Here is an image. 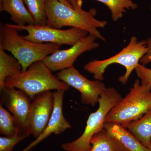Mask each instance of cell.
Here are the masks:
<instances>
[{"label":"cell","instance_id":"obj_24","mask_svg":"<svg viewBox=\"0 0 151 151\" xmlns=\"http://www.w3.org/2000/svg\"><path fill=\"white\" fill-rule=\"evenodd\" d=\"M69 4L76 9L82 8V0H66Z\"/></svg>","mask_w":151,"mask_h":151},{"label":"cell","instance_id":"obj_3","mask_svg":"<svg viewBox=\"0 0 151 151\" xmlns=\"http://www.w3.org/2000/svg\"><path fill=\"white\" fill-rule=\"evenodd\" d=\"M43 60L33 63L27 70L6 79L4 87L22 90L31 100L40 93L52 90L67 91L70 86L53 75Z\"/></svg>","mask_w":151,"mask_h":151},{"label":"cell","instance_id":"obj_11","mask_svg":"<svg viewBox=\"0 0 151 151\" xmlns=\"http://www.w3.org/2000/svg\"><path fill=\"white\" fill-rule=\"evenodd\" d=\"M1 104L13 114L19 130L29 136L28 121L32 100L22 90L14 87H5L1 90Z\"/></svg>","mask_w":151,"mask_h":151},{"label":"cell","instance_id":"obj_4","mask_svg":"<svg viewBox=\"0 0 151 151\" xmlns=\"http://www.w3.org/2000/svg\"><path fill=\"white\" fill-rule=\"evenodd\" d=\"M151 108V84H143L135 80L129 93L110 111L105 123H115L127 128L130 122L137 121Z\"/></svg>","mask_w":151,"mask_h":151},{"label":"cell","instance_id":"obj_21","mask_svg":"<svg viewBox=\"0 0 151 151\" xmlns=\"http://www.w3.org/2000/svg\"><path fill=\"white\" fill-rule=\"evenodd\" d=\"M29 135L19 132L15 135L10 137H0V151H13L14 147Z\"/></svg>","mask_w":151,"mask_h":151},{"label":"cell","instance_id":"obj_26","mask_svg":"<svg viewBox=\"0 0 151 151\" xmlns=\"http://www.w3.org/2000/svg\"><path fill=\"white\" fill-rule=\"evenodd\" d=\"M147 148L148 149L149 151H151V144L147 147Z\"/></svg>","mask_w":151,"mask_h":151},{"label":"cell","instance_id":"obj_17","mask_svg":"<svg viewBox=\"0 0 151 151\" xmlns=\"http://www.w3.org/2000/svg\"><path fill=\"white\" fill-rule=\"evenodd\" d=\"M90 143L91 151H127L104 129L93 136Z\"/></svg>","mask_w":151,"mask_h":151},{"label":"cell","instance_id":"obj_5","mask_svg":"<svg viewBox=\"0 0 151 151\" xmlns=\"http://www.w3.org/2000/svg\"><path fill=\"white\" fill-rule=\"evenodd\" d=\"M147 40H138L137 37L133 36L129 42L120 52L113 56L102 60H93L84 65V70L93 74L96 80H104V73L109 65L119 64L126 68V72L120 76L119 81L125 84L127 83L132 72L140 64L142 58L148 51Z\"/></svg>","mask_w":151,"mask_h":151},{"label":"cell","instance_id":"obj_8","mask_svg":"<svg viewBox=\"0 0 151 151\" xmlns=\"http://www.w3.org/2000/svg\"><path fill=\"white\" fill-rule=\"evenodd\" d=\"M57 77L80 92L81 102L84 105L95 106L106 88L102 81L87 79L74 66L60 70L57 73Z\"/></svg>","mask_w":151,"mask_h":151},{"label":"cell","instance_id":"obj_23","mask_svg":"<svg viewBox=\"0 0 151 151\" xmlns=\"http://www.w3.org/2000/svg\"><path fill=\"white\" fill-rule=\"evenodd\" d=\"M147 52L142 58L140 61V63L142 65H145L151 62V37L149 38L147 40Z\"/></svg>","mask_w":151,"mask_h":151},{"label":"cell","instance_id":"obj_10","mask_svg":"<svg viewBox=\"0 0 151 151\" xmlns=\"http://www.w3.org/2000/svg\"><path fill=\"white\" fill-rule=\"evenodd\" d=\"M32 101L28 127L30 134L37 138L47 127L53 113V92L51 91L42 92L35 96Z\"/></svg>","mask_w":151,"mask_h":151},{"label":"cell","instance_id":"obj_2","mask_svg":"<svg viewBox=\"0 0 151 151\" xmlns=\"http://www.w3.org/2000/svg\"><path fill=\"white\" fill-rule=\"evenodd\" d=\"M61 45L52 43L32 42L20 35L18 31L6 24L0 27V47L9 52L18 60L22 71H25L33 63L43 60L58 50Z\"/></svg>","mask_w":151,"mask_h":151},{"label":"cell","instance_id":"obj_6","mask_svg":"<svg viewBox=\"0 0 151 151\" xmlns=\"http://www.w3.org/2000/svg\"><path fill=\"white\" fill-rule=\"evenodd\" d=\"M122 98L121 94L115 88L106 87L99 99L98 109L89 115L83 134L77 139L62 144L61 148L66 151H91V139L104 129L107 114Z\"/></svg>","mask_w":151,"mask_h":151},{"label":"cell","instance_id":"obj_20","mask_svg":"<svg viewBox=\"0 0 151 151\" xmlns=\"http://www.w3.org/2000/svg\"><path fill=\"white\" fill-rule=\"evenodd\" d=\"M19 132L21 131L17 127L14 116L4 108L3 105L1 104L0 133L1 134L7 137H12Z\"/></svg>","mask_w":151,"mask_h":151},{"label":"cell","instance_id":"obj_27","mask_svg":"<svg viewBox=\"0 0 151 151\" xmlns=\"http://www.w3.org/2000/svg\"><path fill=\"white\" fill-rule=\"evenodd\" d=\"M150 9H151V6H150Z\"/></svg>","mask_w":151,"mask_h":151},{"label":"cell","instance_id":"obj_25","mask_svg":"<svg viewBox=\"0 0 151 151\" xmlns=\"http://www.w3.org/2000/svg\"><path fill=\"white\" fill-rule=\"evenodd\" d=\"M58 1L62 3V4H64L65 5L68 6L70 7L73 8H74L73 6H71L70 4H69L66 0H58Z\"/></svg>","mask_w":151,"mask_h":151},{"label":"cell","instance_id":"obj_15","mask_svg":"<svg viewBox=\"0 0 151 151\" xmlns=\"http://www.w3.org/2000/svg\"><path fill=\"white\" fill-rule=\"evenodd\" d=\"M127 128L147 148L151 144V108L141 119L129 123Z\"/></svg>","mask_w":151,"mask_h":151},{"label":"cell","instance_id":"obj_16","mask_svg":"<svg viewBox=\"0 0 151 151\" xmlns=\"http://www.w3.org/2000/svg\"><path fill=\"white\" fill-rule=\"evenodd\" d=\"M21 71V66L17 59L13 55L7 54L0 47V90L4 88L6 79Z\"/></svg>","mask_w":151,"mask_h":151},{"label":"cell","instance_id":"obj_13","mask_svg":"<svg viewBox=\"0 0 151 151\" xmlns=\"http://www.w3.org/2000/svg\"><path fill=\"white\" fill-rule=\"evenodd\" d=\"M104 129L127 151H149L126 127L115 123H105Z\"/></svg>","mask_w":151,"mask_h":151},{"label":"cell","instance_id":"obj_14","mask_svg":"<svg viewBox=\"0 0 151 151\" xmlns=\"http://www.w3.org/2000/svg\"><path fill=\"white\" fill-rule=\"evenodd\" d=\"M0 12L9 14L14 24L35 25L34 19L26 7L24 0H0Z\"/></svg>","mask_w":151,"mask_h":151},{"label":"cell","instance_id":"obj_9","mask_svg":"<svg viewBox=\"0 0 151 151\" xmlns=\"http://www.w3.org/2000/svg\"><path fill=\"white\" fill-rule=\"evenodd\" d=\"M97 38L89 34L67 49L58 50L47 57L43 60L46 66L52 71L70 68L78 57L86 52L91 51L99 47L96 42Z\"/></svg>","mask_w":151,"mask_h":151},{"label":"cell","instance_id":"obj_18","mask_svg":"<svg viewBox=\"0 0 151 151\" xmlns=\"http://www.w3.org/2000/svg\"><path fill=\"white\" fill-rule=\"evenodd\" d=\"M105 5L111 11V17L114 22L122 18L126 10H135L138 5L132 0H95Z\"/></svg>","mask_w":151,"mask_h":151},{"label":"cell","instance_id":"obj_7","mask_svg":"<svg viewBox=\"0 0 151 151\" xmlns=\"http://www.w3.org/2000/svg\"><path fill=\"white\" fill-rule=\"evenodd\" d=\"M18 31H26L27 35L23 37L36 43H52L72 46L89 34L87 32L76 28L67 29L55 28L47 25H26L19 26L8 24Z\"/></svg>","mask_w":151,"mask_h":151},{"label":"cell","instance_id":"obj_12","mask_svg":"<svg viewBox=\"0 0 151 151\" xmlns=\"http://www.w3.org/2000/svg\"><path fill=\"white\" fill-rule=\"evenodd\" d=\"M65 92V90H57L53 92L54 109L47 127L39 137L22 151H29L52 134H60L71 128L70 124L64 117L63 111V101Z\"/></svg>","mask_w":151,"mask_h":151},{"label":"cell","instance_id":"obj_19","mask_svg":"<svg viewBox=\"0 0 151 151\" xmlns=\"http://www.w3.org/2000/svg\"><path fill=\"white\" fill-rule=\"evenodd\" d=\"M25 4L34 19L35 25H46L47 0H24Z\"/></svg>","mask_w":151,"mask_h":151},{"label":"cell","instance_id":"obj_1","mask_svg":"<svg viewBox=\"0 0 151 151\" xmlns=\"http://www.w3.org/2000/svg\"><path fill=\"white\" fill-rule=\"evenodd\" d=\"M46 25L57 29L64 27L76 28L87 32L100 40L105 41V38L98 30L104 28L107 24L106 21L95 18L96 9L88 11L82 8L76 9L62 4L58 0H47Z\"/></svg>","mask_w":151,"mask_h":151},{"label":"cell","instance_id":"obj_22","mask_svg":"<svg viewBox=\"0 0 151 151\" xmlns=\"http://www.w3.org/2000/svg\"><path fill=\"white\" fill-rule=\"evenodd\" d=\"M136 73L143 84H151V69L140 63L136 68Z\"/></svg>","mask_w":151,"mask_h":151}]
</instances>
